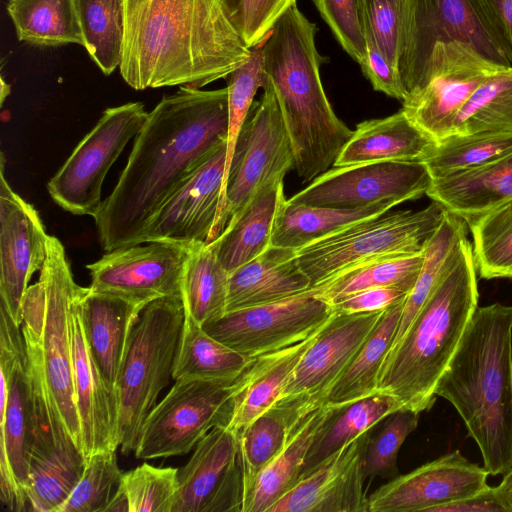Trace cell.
I'll return each instance as SVG.
<instances>
[{"label": "cell", "mask_w": 512, "mask_h": 512, "mask_svg": "<svg viewBox=\"0 0 512 512\" xmlns=\"http://www.w3.org/2000/svg\"><path fill=\"white\" fill-rule=\"evenodd\" d=\"M228 89L181 86L148 112L126 166L95 220L104 251L134 245L148 219L223 142Z\"/></svg>", "instance_id": "cell-1"}, {"label": "cell", "mask_w": 512, "mask_h": 512, "mask_svg": "<svg viewBox=\"0 0 512 512\" xmlns=\"http://www.w3.org/2000/svg\"><path fill=\"white\" fill-rule=\"evenodd\" d=\"M124 9L119 69L135 90L200 89L251 55L220 0H124Z\"/></svg>", "instance_id": "cell-2"}, {"label": "cell", "mask_w": 512, "mask_h": 512, "mask_svg": "<svg viewBox=\"0 0 512 512\" xmlns=\"http://www.w3.org/2000/svg\"><path fill=\"white\" fill-rule=\"evenodd\" d=\"M435 395L458 412L491 476L512 467V306L477 307Z\"/></svg>", "instance_id": "cell-3"}, {"label": "cell", "mask_w": 512, "mask_h": 512, "mask_svg": "<svg viewBox=\"0 0 512 512\" xmlns=\"http://www.w3.org/2000/svg\"><path fill=\"white\" fill-rule=\"evenodd\" d=\"M317 28L291 6L262 42L268 76L289 136L294 170L310 183L334 166L353 131L335 114L325 94L319 68Z\"/></svg>", "instance_id": "cell-4"}, {"label": "cell", "mask_w": 512, "mask_h": 512, "mask_svg": "<svg viewBox=\"0 0 512 512\" xmlns=\"http://www.w3.org/2000/svg\"><path fill=\"white\" fill-rule=\"evenodd\" d=\"M472 245L462 239L440 278L380 368L377 392L390 395L400 410H430L435 388L478 307Z\"/></svg>", "instance_id": "cell-5"}, {"label": "cell", "mask_w": 512, "mask_h": 512, "mask_svg": "<svg viewBox=\"0 0 512 512\" xmlns=\"http://www.w3.org/2000/svg\"><path fill=\"white\" fill-rule=\"evenodd\" d=\"M79 287L62 243L49 236L38 281L28 287L23 298L21 330L30 369L41 379L64 425L82 450L71 336V310Z\"/></svg>", "instance_id": "cell-6"}, {"label": "cell", "mask_w": 512, "mask_h": 512, "mask_svg": "<svg viewBox=\"0 0 512 512\" xmlns=\"http://www.w3.org/2000/svg\"><path fill=\"white\" fill-rule=\"evenodd\" d=\"M185 316L181 295L166 296L146 304L131 327L116 383L124 455L135 451L146 417L173 379Z\"/></svg>", "instance_id": "cell-7"}, {"label": "cell", "mask_w": 512, "mask_h": 512, "mask_svg": "<svg viewBox=\"0 0 512 512\" xmlns=\"http://www.w3.org/2000/svg\"><path fill=\"white\" fill-rule=\"evenodd\" d=\"M446 213L435 201L417 211L388 210L296 250L298 263L312 289L365 263L422 253Z\"/></svg>", "instance_id": "cell-8"}, {"label": "cell", "mask_w": 512, "mask_h": 512, "mask_svg": "<svg viewBox=\"0 0 512 512\" xmlns=\"http://www.w3.org/2000/svg\"><path fill=\"white\" fill-rule=\"evenodd\" d=\"M448 41L467 42L493 62L512 65L484 0H406L398 70L408 93L419 86L434 46Z\"/></svg>", "instance_id": "cell-9"}, {"label": "cell", "mask_w": 512, "mask_h": 512, "mask_svg": "<svg viewBox=\"0 0 512 512\" xmlns=\"http://www.w3.org/2000/svg\"><path fill=\"white\" fill-rule=\"evenodd\" d=\"M266 74V73H265ZM238 136L225 185V200L210 243L215 241L268 184L284 179L294 156L273 86L266 75Z\"/></svg>", "instance_id": "cell-10"}, {"label": "cell", "mask_w": 512, "mask_h": 512, "mask_svg": "<svg viewBox=\"0 0 512 512\" xmlns=\"http://www.w3.org/2000/svg\"><path fill=\"white\" fill-rule=\"evenodd\" d=\"M233 380L178 379L146 417L134 451L137 459L190 452L214 427L228 425Z\"/></svg>", "instance_id": "cell-11"}, {"label": "cell", "mask_w": 512, "mask_h": 512, "mask_svg": "<svg viewBox=\"0 0 512 512\" xmlns=\"http://www.w3.org/2000/svg\"><path fill=\"white\" fill-rule=\"evenodd\" d=\"M147 115L142 102L107 108L48 182L53 201L74 215L94 217L103 202L106 174L138 134Z\"/></svg>", "instance_id": "cell-12"}, {"label": "cell", "mask_w": 512, "mask_h": 512, "mask_svg": "<svg viewBox=\"0 0 512 512\" xmlns=\"http://www.w3.org/2000/svg\"><path fill=\"white\" fill-rule=\"evenodd\" d=\"M499 65L462 41L437 43L419 86L401 110L435 142L452 134L454 121L471 95Z\"/></svg>", "instance_id": "cell-13"}, {"label": "cell", "mask_w": 512, "mask_h": 512, "mask_svg": "<svg viewBox=\"0 0 512 512\" xmlns=\"http://www.w3.org/2000/svg\"><path fill=\"white\" fill-rule=\"evenodd\" d=\"M335 314L309 289L277 302L228 312L204 331L250 358L296 344L318 332Z\"/></svg>", "instance_id": "cell-14"}, {"label": "cell", "mask_w": 512, "mask_h": 512, "mask_svg": "<svg viewBox=\"0 0 512 512\" xmlns=\"http://www.w3.org/2000/svg\"><path fill=\"white\" fill-rule=\"evenodd\" d=\"M29 371L34 417L26 497L30 511L59 512L81 478L86 458L56 411L41 379L30 367Z\"/></svg>", "instance_id": "cell-15"}, {"label": "cell", "mask_w": 512, "mask_h": 512, "mask_svg": "<svg viewBox=\"0 0 512 512\" xmlns=\"http://www.w3.org/2000/svg\"><path fill=\"white\" fill-rule=\"evenodd\" d=\"M430 183V174L420 161L333 166L288 201L335 208H360L382 202L398 205L426 194Z\"/></svg>", "instance_id": "cell-16"}, {"label": "cell", "mask_w": 512, "mask_h": 512, "mask_svg": "<svg viewBox=\"0 0 512 512\" xmlns=\"http://www.w3.org/2000/svg\"><path fill=\"white\" fill-rule=\"evenodd\" d=\"M120 247L87 265L89 289L145 306L151 301L181 295L182 279L192 245L152 241Z\"/></svg>", "instance_id": "cell-17"}, {"label": "cell", "mask_w": 512, "mask_h": 512, "mask_svg": "<svg viewBox=\"0 0 512 512\" xmlns=\"http://www.w3.org/2000/svg\"><path fill=\"white\" fill-rule=\"evenodd\" d=\"M384 310L352 314L335 312L299 359L274 404H289L302 413L323 405L325 394L362 346Z\"/></svg>", "instance_id": "cell-18"}, {"label": "cell", "mask_w": 512, "mask_h": 512, "mask_svg": "<svg viewBox=\"0 0 512 512\" xmlns=\"http://www.w3.org/2000/svg\"><path fill=\"white\" fill-rule=\"evenodd\" d=\"M170 512H243L239 440L227 425L211 429L178 469Z\"/></svg>", "instance_id": "cell-19"}, {"label": "cell", "mask_w": 512, "mask_h": 512, "mask_svg": "<svg viewBox=\"0 0 512 512\" xmlns=\"http://www.w3.org/2000/svg\"><path fill=\"white\" fill-rule=\"evenodd\" d=\"M226 154L227 141L162 203L145 223L134 245L152 241L209 244L222 199Z\"/></svg>", "instance_id": "cell-20"}, {"label": "cell", "mask_w": 512, "mask_h": 512, "mask_svg": "<svg viewBox=\"0 0 512 512\" xmlns=\"http://www.w3.org/2000/svg\"><path fill=\"white\" fill-rule=\"evenodd\" d=\"M0 296L13 321L22 324V303L33 274L47 256L49 236L37 210L9 185L1 156Z\"/></svg>", "instance_id": "cell-21"}, {"label": "cell", "mask_w": 512, "mask_h": 512, "mask_svg": "<svg viewBox=\"0 0 512 512\" xmlns=\"http://www.w3.org/2000/svg\"><path fill=\"white\" fill-rule=\"evenodd\" d=\"M488 476L455 450L381 485L369 496V512H429L485 488Z\"/></svg>", "instance_id": "cell-22"}, {"label": "cell", "mask_w": 512, "mask_h": 512, "mask_svg": "<svg viewBox=\"0 0 512 512\" xmlns=\"http://www.w3.org/2000/svg\"><path fill=\"white\" fill-rule=\"evenodd\" d=\"M371 430L302 477L267 512H369L363 456Z\"/></svg>", "instance_id": "cell-23"}, {"label": "cell", "mask_w": 512, "mask_h": 512, "mask_svg": "<svg viewBox=\"0 0 512 512\" xmlns=\"http://www.w3.org/2000/svg\"><path fill=\"white\" fill-rule=\"evenodd\" d=\"M79 287L71 310V336L74 391L84 457L103 451H116L119 443L117 394L103 379L92 356L82 319Z\"/></svg>", "instance_id": "cell-24"}, {"label": "cell", "mask_w": 512, "mask_h": 512, "mask_svg": "<svg viewBox=\"0 0 512 512\" xmlns=\"http://www.w3.org/2000/svg\"><path fill=\"white\" fill-rule=\"evenodd\" d=\"M34 400L26 345L14 360L0 409V496L12 511H30L26 497Z\"/></svg>", "instance_id": "cell-25"}, {"label": "cell", "mask_w": 512, "mask_h": 512, "mask_svg": "<svg viewBox=\"0 0 512 512\" xmlns=\"http://www.w3.org/2000/svg\"><path fill=\"white\" fill-rule=\"evenodd\" d=\"M309 289L297 251L270 245L229 274L226 313L284 300Z\"/></svg>", "instance_id": "cell-26"}, {"label": "cell", "mask_w": 512, "mask_h": 512, "mask_svg": "<svg viewBox=\"0 0 512 512\" xmlns=\"http://www.w3.org/2000/svg\"><path fill=\"white\" fill-rule=\"evenodd\" d=\"M338 409L323 404L293 417L282 448L258 475L244 512H267L301 479L313 443Z\"/></svg>", "instance_id": "cell-27"}, {"label": "cell", "mask_w": 512, "mask_h": 512, "mask_svg": "<svg viewBox=\"0 0 512 512\" xmlns=\"http://www.w3.org/2000/svg\"><path fill=\"white\" fill-rule=\"evenodd\" d=\"M86 338L108 387L116 392L131 327L144 306L84 288L80 299ZM117 394V392H116Z\"/></svg>", "instance_id": "cell-28"}, {"label": "cell", "mask_w": 512, "mask_h": 512, "mask_svg": "<svg viewBox=\"0 0 512 512\" xmlns=\"http://www.w3.org/2000/svg\"><path fill=\"white\" fill-rule=\"evenodd\" d=\"M318 332L296 344L254 357L235 379L233 412L227 426L236 435L274 405L294 367Z\"/></svg>", "instance_id": "cell-29"}, {"label": "cell", "mask_w": 512, "mask_h": 512, "mask_svg": "<svg viewBox=\"0 0 512 512\" xmlns=\"http://www.w3.org/2000/svg\"><path fill=\"white\" fill-rule=\"evenodd\" d=\"M435 143L402 110L360 122L334 166L383 161H420Z\"/></svg>", "instance_id": "cell-30"}, {"label": "cell", "mask_w": 512, "mask_h": 512, "mask_svg": "<svg viewBox=\"0 0 512 512\" xmlns=\"http://www.w3.org/2000/svg\"><path fill=\"white\" fill-rule=\"evenodd\" d=\"M465 221L512 199V151L483 166L431 179L426 194Z\"/></svg>", "instance_id": "cell-31"}, {"label": "cell", "mask_w": 512, "mask_h": 512, "mask_svg": "<svg viewBox=\"0 0 512 512\" xmlns=\"http://www.w3.org/2000/svg\"><path fill=\"white\" fill-rule=\"evenodd\" d=\"M285 199L284 179L268 184L241 215L211 244L230 274L262 254L271 245L277 210Z\"/></svg>", "instance_id": "cell-32"}, {"label": "cell", "mask_w": 512, "mask_h": 512, "mask_svg": "<svg viewBox=\"0 0 512 512\" xmlns=\"http://www.w3.org/2000/svg\"><path fill=\"white\" fill-rule=\"evenodd\" d=\"M405 300L383 311L362 346L325 394L322 404L341 408L377 392L378 374L392 346Z\"/></svg>", "instance_id": "cell-33"}, {"label": "cell", "mask_w": 512, "mask_h": 512, "mask_svg": "<svg viewBox=\"0 0 512 512\" xmlns=\"http://www.w3.org/2000/svg\"><path fill=\"white\" fill-rule=\"evenodd\" d=\"M395 202L360 208H335L281 202L273 224L271 245L298 250L359 220L391 210Z\"/></svg>", "instance_id": "cell-34"}, {"label": "cell", "mask_w": 512, "mask_h": 512, "mask_svg": "<svg viewBox=\"0 0 512 512\" xmlns=\"http://www.w3.org/2000/svg\"><path fill=\"white\" fill-rule=\"evenodd\" d=\"M7 12L20 41L85 46L75 0H9Z\"/></svg>", "instance_id": "cell-35"}, {"label": "cell", "mask_w": 512, "mask_h": 512, "mask_svg": "<svg viewBox=\"0 0 512 512\" xmlns=\"http://www.w3.org/2000/svg\"><path fill=\"white\" fill-rule=\"evenodd\" d=\"M252 359L216 340L186 315L173 380H233L248 367Z\"/></svg>", "instance_id": "cell-36"}, {"label": "cell", "mask_w": 512, "mask_h": 512, "mask_svg": "<svg viewBox=\"0 0 512 512\" xmlns=\"http://www.w3.org/2000/svg\"><path fill=\"white\" fill-rule=\"evenodd\" d=\"M229 273L211 243H195L187 259L181 287L185 313L197 324L226 314Z\"/></svg>", "instance_id": "cell-37"}, {"label": "cell", "mask_w": 512, "mask_h": 512, "mask_svg": "<svg viewBox=\"0 0 512 512\" xmlns=\"http://www.w3.org/2000/svg\"><path fill=\"white\" fill-rule=\"evenodd\" d=\"M398 410L400 408L396 401L390 395L381 392L339 408L313 443L302 477L343 445L372 430L382 419Z\"/></svg>", "instance_id": "cell-38"}, {"label": "cell", "mask_w": 512, "mask_h": 512, "mask_svg": "<svg viewBox=\"0 0 512 512\" xmlns=\"http://www.w3.org/2000/svg\"><path fill=\"white\" fill-rule=\"evenodd\" d=\"M299 412L289 404H274L237 435L243 473V512L258 475L282 448L289 424Z\"/></svg>", "instance_id": "cell-39"}, {"label": "cell", "mask_w": 512, "mask_h": 512, "mask_svg": "<svg viewBox=\"0 0 512 512\" xmlns=\"http://www.w3.org/2000/svg\"><path fill=\"white\" fill-rule=\"evenodd\" d=\"M424 261V251L415 255L372 261L347 270L314 289L315 295L332 305L370 288L398 287L411 291Z\"/></svg>", "instance_id": "cell-40"}, {"label": "cell", "mask_w": 512, "mask_h": 512, "mask_svg": "<svg viewBox=\"0 0 512 512\" xmlns=\"http://www.w3.org/2000/svg\"><path fill=\"white\" fill-rule=\"evenodd\" d=\"M512 151V134H451L435 142L420 160L431 179L474 169Z\"/></svg>", "instance_id": "cell-41"}, {"label": "cell", "mask_w": 512, "mask_h": 512, "mask_svg": "<svg viewBox=\"0 0 512 512\" xmlns=\"http://www.w3.org/2000/svg\"><path fill=\"white\" fill-rule=\"evenodd\" d=\"M84 48L104 75L121 63L125 30L124 0H75Z\"/></svg>", "instance_id": "cell-42"}, {"label": "cell", "mask_w": 512, "mask_h": 512, "mask_svg": "<svg viewBox=\"0 0 512 512\" xmlns=\"http://www.w3.org/2000/svg\"><path fill=\"white\" fill-rule=\"evenodd\" d=\"M512 134V65L488 76L459 111L452 134Z\"/></svg>", "instance_id": "cell-43"}, {"label": "cell", "mask_w": 512, "mask_h": 512, "mask_svg": "<svg viewBox=\"0 0 512 512\" xmlns=\"http://www.w3.org/2000/svg\"><path fill=\"white\" fill-rule=\"evenodd\" d=\"M476 272L482 279L512 277V199L466 220Z\"/></svg>", "instance_id": "cell-44"}, {"label": "cell", "mask_w": 512, "mask_h": 512, "mask_svg": "<svg viewBox=\"0 0 512 512\" xmlns=\"http://www.w3.org/2000/svg\"><path fill=\"white\" fill-rule=\"evenodd\" d=\"M468 226L460 216L447 211L441 225L424 250V261L416 283L408 294L391 348L422 307L440 278L458 243L467 237ZM390 348V349H391Z\"/></svg>", "instance_id": "cell-45"}, {"label": "cell", "mask_w": 512, "mask_h": 512, "mask_svg": "<svg viewBox=\"0 0 512 512\" xmlns=\"http://www.w3.org/2000/svg\"><path fill=\"white\" fill-rule=\"evenodd\" d=\"M265 77L262 43L253 47L249 59L227 76L229 106L227 154L222 199L217 220L223 209L226 180L238 136L251 111L257 90L263 87Z\"/></svg>", "instance_id": "cell-46"}, {"label": "cell", "mask_w": 512, "mask_h": 512, "mask_svg": "<svg viewBox=\"0 0 512 512\" xmlns=\"http://www.w3.org/2000/svg\"><path fill=\"white\" fill-rule=\"evenodd\" d=\"M122 475L116 451L92 455L86 459L81 478L59 512H105L121 484Z\"/></svg>", "instance_id": "cell-47"}, {"label": "cell", "mask_w": 512, "mask_h": 512, "mask_svg": "<svg viewBox=\"0 0 512 512\" xmlns=\"http://www.w3.org/2000/svg\"><path fill=\"white\" fill-rule=\"evenodd\" d=\"M419 413L398 410L388 416V420L374 436H370L364 456L365 478L381 477L391 480L398 476L397 458L406 438L417 428Z\"/></svg>", "instance_id": "cell-48"}, {"label": "cell", "mask_w": 512, "mask_h": 512, "mask_svg": "<svg viewBox=\"0 0 512 512\" xmlns=\"http://www.w3.org/2000/svg\"><path fill=\"white\" fill-rule=\"evenodd\" d=\"M130 512H170L178 489V469L144 463L123 473Z\"/></svg>", "instance_id": "cell-49"}, {"label": "cell", "mask_w": 512, "mask_h": 512, "mask_svg": "<svg viewBox=\"0 0 512 512\" xmlns=\"http://www.w3.org/2000/svg\"><path fill=\"white\" fill-rule=\"evenodd\" d=\"M224 11L244 44H261L277 20L296 0H220Z\"/></svg>", "instance_id": "cell-50"}, {"label": "cell", "mask_w": 512, "mask_h": 512, "mask_svg": "<svg viewBox=\"0 0 512 512\" xmlns=\"http://www.w3.org/2000/svg\"><path fill=\"white\" fill-rule=\"evenodd\" d=\"M344 51L359 65L366 56L362 12L359 0H313Z\"/></svg>", "instance_id": "cell-51"}, {"label": "cell", "mask_w": 512, "mask_h": 512, "mask_svg": "<svg viewBox=\"0 0 512 512\" xmlns=\"http://www.w3.org/2000/svg\"><path fill=\"white\" fill-rule=\"evenodd\" d=\"M359 1L377 43L398 70L406 0Z\"/></svg>", "instance_id": "cell-52"}, {"label": "cell", "mask_w": 512, "mask_h": 512, "mask_svg": "<svg viewBox=\"0 0 512 512\" xmlns=\"http://www.w3.org/2000/svg\"><path fill=\"white\" fill-rule=\"evenodd\" d=\"M362 23L366 41V56L360 66L364 76L370 81L374 90L401 102L404 101L408 92L402 82L399 71L390 63L380 48L363 13Z\"/></svg>", "instance_id": "cell-53"}, {"label": "cell", "mask_w": 512, "mask_h": 512, "mask_svg": "<svg viewBox=\"0 0 512 512\" xmlns=\"http://www.w3.org/2000/svg\"><path fill=\"white\" fill-rule=\"evenodd\" d=\"M410 292L398 287L370 288L344 297L331 306L336 313H362L384 310L407 298Z\"/></svg>", "instance_id": "cell-54"}, {"label": "cell", "mask_w": 512, "mask_h": 512, "mask_svg": "<svg viewBox=\"0 0 512 512\" xmlns=\"http://www.w3.org/2000/svg\"><path fill=\"white\" fill-rule=\"evenodd\" d=\"M429 512H512V495L499 486L487 485L470 496L436 506Z\"/></svg>", "instance_id": "cell-55"}, {"label": "cell", "mask_w": 512, "mask_h": 512, "mask_svg": "<svg viewBox=\"0 0 512 512\" xmlns=\"http://www.w3.org/2000/svg\"><path fill=\"white\" fill-rule=\"evenodd\" d=\"M512 56V0H484Z\"/></svg>", "instance_id": "cell-56"}, {"label": "cell", "mask_w": 512, "mask_h": 512, "mask_svg": "<svg viewBox=\"0 0 512 512\" xmlns=\"http://www.w3.org/2000/svg\"><path fill=\"white\" fill-rule=\"evenodd\" d=\"M130 512L129 510V502L124 490L121 487V484L108 504L105 512Z\"/></svg>", "instance_id": "cell-57"}, {"label": "cell", "mask_w": 512, "mask_h": 512, "mask_svg": "<svg viewBox=\"0 0 512 512\" xmlns=\"http://www.w3.org/2000/svg\"><path fill=\"white\" fill-rule=\"evenodd\" d=\"M503 491L512 495V467L502 477L501 482L498 485Z\"/></svg>", "instance_id": "cell-58"}, {"label": "cell", "mask_w": 512, "mask_h": 512, "mask_svg": "<svg viewBox=\"0 0 512 512\" xmlns=\"http://www.w3.org/2000/svg\"><path fill=\"white\" fill-rule=\"evenodd\" d=\"M511 279H512V277H511Z\"/></svg>", "instance_id": "cell-59"}]
</instances>
